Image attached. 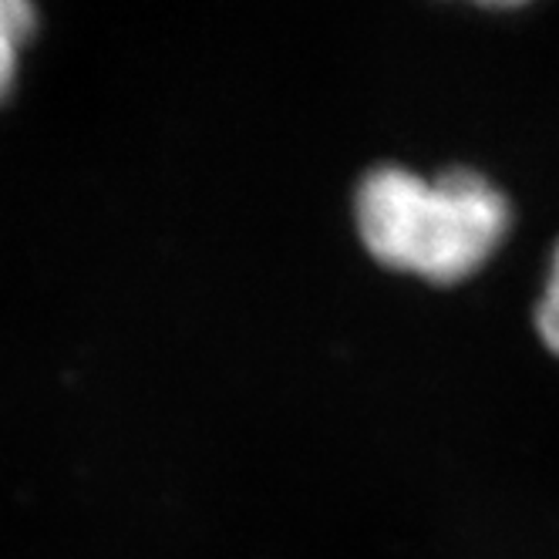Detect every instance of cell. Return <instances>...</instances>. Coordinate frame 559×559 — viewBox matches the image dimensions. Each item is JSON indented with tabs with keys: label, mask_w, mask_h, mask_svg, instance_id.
I'll return each instance as SVG.
<instances>
[{
	"label": "cell",
	"mask_w": 559,
	"mask_h": 559,
	"mask_svg": "<svg viewBox=\"0 0 559 559\" xmlns=\"http://www.w3.org/2000/svg\"><path fill=\"white\" fill-rule=\"evenodd\" d=\"M350 223L384 270L459 284L483 270L512 229V199L468 163L431 173L408 163H374L350 189Z\"/></svg>",
	"instance_id": "obj_1"
},
{
	"label": "cell",
	"mask_w": 559,
	"mask_h": 559,
	"mask_svg": "<svg viewBox=\"0 0 559 559\" xmlns=\"http://www.w3.org/2000/svg\"><path fill=\"white\" fill-rule=\"evenodd\" d=\"M37 31H41L37 0H0V102L17 88L24 55Z\"/></svg>",
	"instance_id": "obj_2"
},
{
	"label": "cell",
	"mask_w": 559,
	"mask_h": 559,
	"mask_svg": "<svg viewBox=\"0 0 559 559\" xmlns=\"http://www.w3.org/2000/svg\"><path fill=\"white\" fill-rule=\"evenodd\" d=\"M536 331L543 337V344L559 354V243L549 257V270H546V284L536 304Z\"/></svg>",
	"instance_id": "obj_3"
}]
</instances>
